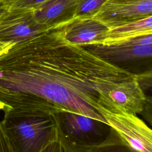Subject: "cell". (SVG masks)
Returning <instances> with one entry per match:
<instances>
[{"instance_id": "cell-22", "label": "cell", "mask_w": 152, "mask_h": 152, "mask_svg": "<svg viewBox=\"0 0 152 152\" xmlns=\"http://www.w3.org/2000/svg\"><path fill=\"white\" fill-rule=\"evenodd\" d=\"M2 110V107H1V106L0 105V110Z\"/></svg>"}, {"instance_id": "cell-3", "label": "cell", "mask_w": 152, "mask_h": 152, "mask_svg": "<svg viewBox=\"0 0 152 152\" xmlns=\"http://www.w3.org/2000/svg\"><path fill=\"white\" fill-rule=\"evenodd\" d=\"M52 116L65 152H86L103 142L112 129L107 122L74 112L61 110Z\"/></svg>"}, {"instance_id": "cell-15", "label": "cell", "mask_w": 152, "mask_h": 152, "mask_svg": "<svg viewBox=\"0 0 152 152\" xmlns=\"http://www.w3.org/2000/svg\"><path fill=\"white\" fill-rule=\"evenodd\" d=\"M135 77L146 98L152 97V71Z\"/></svg>"}, {"instance_id": "cell-2", "label": "cell", "mask_w": 152, "mask_h": 152, "mask_svg": "<svg viewBox=\"0 0 152 152\" xmlns=\"http://www.w3.org/2000/svg\"><path fill=\"white\" fill-rule=\"evenodd\" d=\"M1 122L14 152H41L58 138L50 113H4Z\"/></svg>"}, {"instance_id": "cell-9", "label": "cell", "mask_w": 152, "mask_h": 152, "mask_svg": "<svg viewBox=\"0 0 152 152\" xmlns=\"http://www.w3.org/2000/svg\"><path fill=\"white\" fill-rule=\"evenodd\" d=\"M76 0H48L33 11L36 22L48 31L58 29L74 18Z\"/></svg>"}, {"instance_id": "cell-16", "label": "cell", "mask_w": 152, "mask_h": 152, "mask_svg": "<svg viewBox=\"0 0 152 152\" xmlns=\"http://www.w3.org/2000/svg\"><path fill=\"white\" fill-rule=\"evenodd\" d=\"M147 43H152V34L135 37L129 39L121 42L112 45L127 46H133V45L147 44Z\"/></svg>"}, {"instance_id": "cell-20", "label": "cell", "mask_w": 152, "mask_h": 152, "mask_svg": "<svg viewBox=\"0 0 152 152\" xmlns=\"http://www.w3.org/2000/svg\"><path fill=\"white\" fill-rule=\"evenodd\" d=\"M15 43L11 42H4L0 41V55L7 51Z\"/></svg>"}, {"instance_id": "cell-18", "label": "cell", "mask_w": 152, "mask_h": 152, "mask_svg": "<svg viewBox=\"0 0 152 152\" xmlns=\"http://www.w3.org/2000/svg\"><path fill=\"white\" fill-rule=\"evenodd\" d=\"M140 115L149 125L152 126V97L147 98L144 109Z\"/></svg>"}, {"instance_id": "cell-17", "label": "cell", "mask_w": 152, "mask_h": 152, "mask_svg": "<svg viewBox=\"0 0 152 152\" xmlns=\"http://www.w3.org/2000/svg\"><path fill=\"white\" fill-rule=\"evenodd\" d=\"M0 152H14L0 121Z\"/></svg>"}, {"instance_id": "cell-1", "label": "cell", "mask_w": 152, "mask_h": 152, "mask_svg": "<svg viewBox=\"0 0 152 152\" xmlns=\"http://www.w3.org/2000/svg\"><path fill=\"white\" fill-rule=\"evenodd\" d=\"M118 78L113 64L55 29L0 55V105L4 113L66 110L104 121L101 109Z\"/></svg>"}, {"instance_id": "cell-19", "label": "cell", "mask_w": 152, "mask_h": 152, "mask_svg": "<svg viewBox=\"0 0 152 152\" xmlns=\"http://www.w3.org/2000/svg\"><path fill=\"white\" fill-rule=\"evenodd\" d=\"M41 152H65L62 144L57 138L48 144Z\"/></svg>"}, {"instance_id": "cell-8", "label": "cell", "mask_w": 152, "mask_h": 152, "mask_svg": "<svg viewBox=\"0 0 152 152\" xmlns=\"http://www.w3.org/2000/svg\"><path fill=\"white\" fill-rule=\"evenodd\" d=\"M110 29L106 24L94 17L74 18L59 28L66 42L81 46L102 43Z\"/></svg>"}, {"instance_id": "cell-13", "label": "cell", "mask_w": 152, "mask_h": 152, "mask_svg": "<svg viewBox=\"0 0 152 152\" xmlns=\"http://www.w3.org/2000/svg\"><path fill=\"white\" fill-rule=\"evenodd\" d=\"M108 0H76L74 18L94 17Z\"/></svg>"}, {"instance_id": "cell-11", "label": "cell", "mask_w": 152, "mask_h": 152, "mask_svg": "<svg viewBox=\"0 0 152 152\" xmlns=\"http://www.w3.org/2000/svg\"><path fill=\"white\" fill-rule=\"evenodd\" d=\"M152 34V15L140 21L110 29L101 45H112L135 37Z\"/></svg>"}, {"instance_id": "cell-5", "label": "cell", "mask_w": 152, "mask_h": 152, "mask_svg": "<svg viewBox=\"0 0 152 152\" xmlns=\"http://www.w3.org/2000/svg\"><path fill=\"white\" fill-rule=\"evenodd\" d=\"M102 113L109 125L137 152H152V128L137 115L120 110Z\"/></svg>"}, {"instance_id": "cell-21", "label": "cell", "mask_w": 152, "mask_h": 152, "mask_svg": "<svg viewBox=\"0 0 152 152\" xmlns=\"http://www.w3.org/2000/svg\"><path fill=\"white\" fill-rule=\"evenodd\" d=\"M7 10L4 8L2 5V0H0V19L3 16V15L5 13Z\"/></svg>"}, {"instance_id": "cell-14", "label": "cell", "mask_w": 152, "mask_h": 152, "mask_svg": "<svg viewBox=\"0 0 152 152\" xmlns=\"http://www.w3.org/2000/svg\"><path fill=\"white\" fill-rule=\"evenodd\" d=\"M48 0H2L4 8L7 11L15 9L34 11Z\"/></svg>"}, {"instance_id": "cell-4", "label": "cell", "mask_w": 152, "mask_h": 152, "mask_svg": "<svg viewBox=\"0 0 152 152\" xmlns=\"http://www.w3.org/2000/svg\"><path fill=\"white\" fill-rule=\"evenodd\" d=\"M83 47L132 75L152 71V43L127 46L94 44Z\"/></svg>"}, {"instance_id": "cell-7", "label": "cell", "mask_w": 152, "mask_h": 152, "mask_svg": "<svg viewBox=\"0 0 152 152\" xmlns=\"http://www.w3.org/2000/svg\"><path fill=\"white\" fill-rule=\"evenodd\" d=\"M48 31L36 22L31 10H7L0 19V41L2 42L17 43Z\"/></svg>"}, {"instance_id": "cell-10", "label": "cell", "mask_w": 152, "mask_h": 152, "mask_svg": "<svg viewBox=\"0 0 152 152\" xmlns=\"http://www.w3.org/2000/svg\"><path fill=\"white\" fill-rule=\"evenodd\" d=\"M108 96L118 110L134 115L141 113L147 99L136 77L118 84Z\"/></svg>"}, {"instance_id": "cell-12", "label": "cell", "mask_w": 152, "mask_h": 152, "mask_svg": "<svg viewBox=\"0 0 152 152\" xmlns=\"http://www.w3.org/2000/svg\"><path fill=\"white\" fill-rule=\"evenodd\" d=\"M86 152H137L132 148L112 127L107 138L99 145L87 150Z\"/></svg>"}, {"instance_id": "cell-6", "label": "cell", "mask_w": 152, "mask_h": 152, "mask_svg": "<svg viewBox=\"0 0 152 152\" xmlns=\"http://www.w3.org/2000/svg\"><path fill=\"white\" fill-rule=\"evenodd\" d=\"M152 15V0H108L94 17L110 29Z\"/></svg>"}]
</instances>
